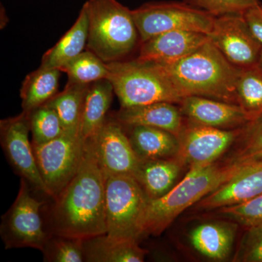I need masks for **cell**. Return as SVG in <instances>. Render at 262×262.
Wrapping results in <instances>:
<instances>
[{"label":"cell","mask_w":262,"mask_h":262,"mask_svg":"<svg viewBox=\"0 0 262 262\" xmlns=\"http://www.w3.org/2000/svg\"><path fill=\"white\" fill-rule=\"evenodd\" d=\"M114 88L108 79L90 84L82 111L80 132L84 140L93 137L107 119L113 102Z\"/></svg>","instance_id":"cell-23"},{"label":"cell","mask_w":262,"mask_h":262,"mask_svg":"<svg viewBox=\"0 0 262 262\" xmlns=\"http://www.w3.org/2000/svg\"><path fill=\"white\" fill-rule=\"evenodd\" d=\"M244 16L253 35L262 46V5L246 10Z\"/></svg>","instance_id":"cell-34"},{"label":"cell","mask_w":262,"mask_h":262,"mask_svg":"<svg viewBox=\"0 0 262 262\" xmlns=\"http://www.w3.org/2000/svg\"><path fill=\"white\" fill-rule=\"evenodd\" d=\"M87 48L105 63L123 61L140 42L132 10L117 0H88Z\"/></svg>","instance_id":"cell-4"},{"label":"cell","mask_w":262,"mask_h":262,"mask_svg":"<svg viewBox=\"0 0 262 262\" xmlns=\"http://www.w3.org/2000/svg\"><path fill=\"white\" fill-rule=\"evenodd\" d=\"M61 72L58 69L40 66L25 77L20 90L24 113L46 104L58 94Z\"/></svg>","instance_id":"cell-24"},{"label":"cell","mask_w":262,"mask_h":262,"mask_svg":"<svg viewBox=\"0 0 262 262\" xmlns=\"http://www.w3.org/2000/svg\"><path fill=\"white\" fill-rule=\"evenodd\" d=\"M124 126L144 125L168 131L179 137L184 123L180 107L175 103L156 102L121 107L113 115Z\"/></svg>","instance_id":"cell-17"},{"label":"cell","mask_w":262,"mask_h":262,"mask_svg":"<svg viewBox=\"0 0 262 262\" xmlns=\"http://www.w3.org/2000/svg\"><path fill=\"white\" fill-rule=\"evenodd\" d=\"M188 4L205 10L214 16L244 13L246 10L260 5L258 0H184Z\"/></svg>","instance_id":"cell-31"},{"label":"cell","mask_w":262,"mask_h":262,"mask_svg":"<svg viewBox=\"0 0 262 262\" xmlns=\"http://www.w3.org/2000/svg\"><path fill=\"white\" fill-rule=\"evenodd\" d=\"M28 114L22 113L0 121V142L5 157L15 173L37 192L49 196L38 169L32 143L29 141Z\"/></svg>","instance_id":"cell-11"},{"label":"cell","mask_w":262,"mask_h":262,"mask_svg":"<svg viewBox=\"0 0 262 262\" xmlns=\"http://www.w3.org/2000/svg\"><path fill=\"white\" fill-rule=\"evenodd\" d=\"M236 224L208 222L196 226L189 234V241L198 252L213 260L229 257L235 237Z\"/></svg>","instance_id":"cell-20"},{"label":"cell","mask_w":262,"mask_h":262,"mask_svg":"<svg viewBox=\"0 0 262 262\" xmlns=\"http://www.w3.org/2000/svg\"><path fill=\"white\" fill-rule=\"evenodd\" d=\"M8 21H9V18L6 14V11H5L4 7L1 5V29H4Z\"/></svg>","instance_id":"cell-35"},{"label":"cell","mask_w":262,"mask_h":262,"mask_svg":"<svg viewBox=\"0 0 262 262\" xmlns=\"http://www.w3.org/2000/svg\"><path fill=\"white\" fill-rule=\"evenodd\" d=\"M234 160L238 161L262 160V116L246 127L244 144Z\"/></svg>","instance_id":"cell-32"},{"label":"cell","mask_w":262,"mask_h":262,"mask_svg":"<svg viewBox=\"0 0 262 262\" xmlns=\"http://www.w3.org/2000/svg\"><path fill=\"white\" fill-rule=\"evenodd\" d=\"M258 67H259L260 68H261L262 70V51H261V56H260L259 61H258Z\"/></svg>","instance_id":"cell-36"},{"label":"cell","mask_w":262,"mask_h":262,"mask_svg":"<svg viewBox=\"0 0 262 262\" xmlns=\"http://www.w3.org/2000/svg\"><path fill=\"white\" fill-rule=\"evenodd\" d=\"M246 127L223 130L189 121L184 125L179 134V150L176 158L189 169L214 163L235 139L244 134Z\"/></svg>","instance_id":"cell-12"},{"label":"cell","mask_w":262,"mask_h":262,"mask_svg":"<svg viewBox=\"0 0 262 262\" xmlns=\"http://www.w3.org/2000/svg\"><path fill=\"white\" fill-rule=\"evenodd\" d=\"M124 127L139 160L165 159L177 156L179 139L171 133L144 125Z\"/></svg>","instance_id":"cell-19"},{"label":"cell","mask_w":262,"mask_h":262,"mask_svg":"<svg viewBox=\"0 0 262 262\" xmlns=\"http://www.w3.org/2000/svg\"><path fill=\"white\" fill-rule=\"evenodd\" d=\"M106 179L87 139L77 173L47 207L48 233L83 239L106 234Z\"/></svg>","instance_id":"cell-1"},{"label":"cell","mask_w":262,"mask_h":262,"mask_svg":"<svg viewBox=\"0 0 262 262\" xmlns=\"http://www.w3.org/2000/svg\"><path fill=\"white\" fill-rule=\"evenodd\" d=\"M262 194V160L247 161L237 173L201 200L198 207L214 209L233 206Z\"/></svg>","instance_id":"cell-14"},{"label":"cell","mask_w":262,"mask_h":262,"mask_svg":"<svg viewBox=\"0 0 262 262\" xmlns=\"http://www.w3.org/2000/svg\"><path fill=\"white\" fill-rule=\"evenodd\" d=\"M27 114L34 145L46 144L64 134V127L58 114L48 103Z\"/></svg>","instance_id":"cell-28"},{"label":"cell","mask_w":262,"mask_h":262,"mask_svg":"<svg viewBox=\"0 0 262 262\" xmlns=\"http://www.w3.org/2000/svg\"><path fill=\"white\" fill-rule=\"evenodd\" d=\"M88 39L89 17L83 5L75 24L53 48L43 55L40 66L61 70L83 52Z\"/></svg>","instance_id":"cell-22"},{"label":"cell","mask_w":262,"mask_h":262,"mask_svg":"<svg viewBox=\"0 0 262 262\" xmlns=\"http://www.w3.org/2000/svg\"><path fill=\"white\" fill-rule=\"evenodd\" d=\"M60 70L67 74L68 81L80 84H90L108 75L107 63L90 51L82 52Z\"/></svg>","instance_id":"cell-27"},{"label":"cell","mask_w":262,"mask_h":262,"mask_svg":"<svg viewBox=\"0 0 262 262\" xmlns=\"http://www.w3.org/2000/svg\"><path fill=\"white\" fill-rule=\"evenodd\" d=\"M107 67V79L121 107L156 102L180 104L185 98L158 63L123 60L108 63Z\"/></svg>","instance_id":"cell-5"},{"label":"cell","mask_w":262,"mask_h":262,"mask_svg":"<svg viewBox=\"0 0 262 262\" xmlns=\"http://www.w3.org/2000/svg\"><path fill=\"white\" fill-rule=\"evenodd\" d=\"M84 239L50 234L42 250L46 262H83Z\"/></svg>","instance_id":"cell-29"},{"label":"cell","mask_w":262,"mask_h":262,"mask_svg":"<svg viewBox=\"0 0 262 262\" xmlns=\"http://www.w3.org/2000/svg\"><path fill=\"white\" fill-rule=\"evenodd\" d=\"M209 41L208 34L191 31H171L141 43L139 56L142 62L170 63L185 58Z\"/></svg>","instance_id":"cell-15"},{"label":"cell","mask_w":262,"mask_h":262,"mask_svg":"<svg viewBox=\"0 0 262 262\" xmlns=\"http://www.w3.org/2000/svg\"><path fill=\"white\" fill-rule=\"evenodd\" d=\"M85 140L80 133L65 132L46 144H32L38 169L49 198H56L80 168Z\"/></svg>","instance_id":"cell-9"},{"label":"cell","mask_w":262,"mask_h":262,"mask_svg":"<svg viewBox=\"0 0 262 262\" xmlns=\"http://www.w3.org/2000/svg\"><path fill=\"white\" fill-rule=\"evenodd\" d=\"M246 162L233 160L223 165L213 163L189 169L184 178L166 194L149 200L143 223V236L163 233L183 211L227 182Z\"/></svg>","instance_id":"cell-3"},{"label":"cell","mask_w":262,"mask_h":262,"mask_svg":"<svg viewBox=\"0 0 262 262\" xmlns=\"http://www.w3.org/2000/svg\"><path fill=\"white\" fill-rule=\"evenodd\" d=\"M132 14L141 43L171 31H191L208 35L215 17L184 1L149 2L133 10Z\"/></svg>","instance_id":"cell-7"},{"label":"cell","mask_w":262,"mask_h":262,"mask_svg":"<svg viewBox=\"0 0 262 262\" xmlns=\"http://www.w3.org/2000/svg\"><path fill=\"white\" fill-rule=\"evenodd\" d=\"M221 214L248 228L262 224V194L244 203L220 208Z\"/></svg>","instance_id":"cell-30"},{"label":"cell","mask_w":262,"mask_h":262,"mask_svg":"<svg viewBox=\"0 0 262 262\" xmlns=\"http://www.w3.org/2000/svg\"><path fill=\"white\" fill-rule=\"evenodd\" d=\"M32 187L20 179L16 199L2 217L0 235L5 249L31 248L42 251L49 237L42 218L46 201L32 194Z\"/></svg>","instance_id":"cell-8"},{"label":"cell","mask_w":262,"mask_h":262,"mask_svg":"<svg viewBox=\"0 0 262 262\" xmlns=\"http://www.w3.org/2000/svg\"><path fill=\"white\" fill-rule=\"evenodd\" d=\"M189 122L216 128H234L251 123L244 110L235 103L202 96H186L180 104Z\"/></svg>","instance_id":"cell-16"},{"label":"cell","mask_w":262,"mask_h":262,"mask_svg":"<svg viewBox=\"0 0 262 262\" xmlns=\"http://www.w3.org/2000/svg\"><path fill=\"white\" fill-rule=\"evenodd\" d=\"M139 241L120 239L108 234L84 239L85 262H142L149 251Z\"/></svg>","instance_id":"cell-18"},{"label":"cell","mask_w":262,"mask_h":262,"mask_svg":"<svg viewBox=\"0 0 262 262\" xmlns=\"http://www.w3.org/2000/svg\"><path fill=\"white\" fill-rule=\"evenodd\" d=\"M183 164L177 158L141 160L135 177L149 200L166 194L175 186Z\"/></svg>","instance_id":"cell-21"},{"label":"cell","mask_w":262,"mask_h":262,"mask_svg":"<svg viewBox=\"0 0 262 262\" xmlns=\"http://www.w3.org/2000/svg\"><path fill=\"white\" fill-rule=\"evenodd\" d=\"M163 67L184 97L202 96L237 103L236 85L239 69L209 41L190 55Z\"/></svg>","instance_id":"cell-2"},{"label":"cell","mask_w":262,"mask_h":262,"mask_svg":"<svg viewBox=\"0 0 262 262\" xmlns=\"http://www.w3.org/2000/svg\"><path fill=\"white\" fill-rule=\"evenodd\" d=\"M208 36L210 42L234 67L245 69L258 65L262 46L253 35L243 13L215 16Z\"/></svg>","instance_id":"cell-10"},{"label":"cell","mask_w":262,"mask_h":262,"mask_svg":"<svg viewBox=\"0 0 262 262\" xmlns=\"http://www.w3.org/2000/svg\"><path fill=\"white\" fill-rule=\"evenodd\" d=\"M89 85L68 81L63 91L46 103L58 114L65 132L80 133L81 119Z\"/></svg>","instance_id":"cell-25"},{"label":"cell","mask_w":262,"mask_h":262,"mask_svg":"<svg viewBox=\"0 0 262 262\" xmlns=\"http://www.w3.org/2000/svg\"><path fill=\"white\" fill-rule=\"evenodd\" d=\"M149 200L133 176L107 177L105 200L106 234L117 239L139 241L143 236V223Z\"/></svg>","instance_id":"cell-6"},{"label":"cell","mask_w":262,"mask_h":262,"mask_svg":"<svg viewBox=\"0 0 262 262\" xmlns=\"http://www.w3.org/2000/svg\"><path fill=\"white\" fill-rule=\"evenodd\" d=\"M234 261L262 262V224L247 228Z\"/></svg>","instance_id":"cell-33"},{"label":"cell","mask_w":262,"mask_h":262,"mask_svg":"<svg viewBox=\"0 0 262 262\" xmlns=\"http://www.w3.org/2000/svg\"><path fill=\"white\" fill-rule=\"evenodd\" d=\"M90 139L106 179L112 176H135L141 160L133 149L125 127L113 116L108 117Z\"/></svg>","instance_id":"cell-13"},{"label":"cell","mask_w":262,"mask_h":262,"mask_svg":"<svg viewBox=\"0 0 262 262\" xmlns=\"http://www.w3.org/2000/svg\"><path fill=\"white\" fill-rule=\"evenodd\" d=\"M236 93L237 103L250 121L262 116V70L258 65L239 69Z\"/></svg>","instance_id":"cell-26"}]
</instances>
